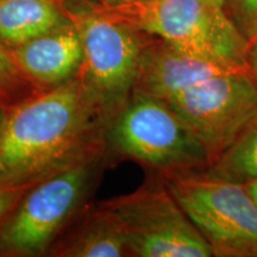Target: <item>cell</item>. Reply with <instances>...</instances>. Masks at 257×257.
Wrapping results in <instances>:
<instances>
[{
    "label": "cell",
    "mask_w": 257,
    "mask_h": 257,
    "mask_svg": "<svg viewBox=\"0 0 257 257\" xmlns=\"http://www.w3.org/2000/svg\"><path fill=\"white\" fill-rule=\"evenodd\" d=\"M28 188H0V223L16 207Z\"/></svg>",
    "instance_id": "cell-16"
},
{
    "label": "cell",
    "mask_w": 257,
    "mask_h": 257,
    "mask_svg": "<svg viewBox=\"0 0 257 257\" xmlns=\"http://www.w3.org/2000/svg\"><path fill=\"white\" fill-rule=\"evenodd\" d=\"M149 37L141 51L134 93L166 100L202 80L245 70L191 55Z\"/></svg>",
    "instance_id": "cell-9"
},
{
    "label": "cell",
    "mask_w": 257,
    "mask_h": 257,
    "mask_svg": "<svg viewBox=\"0 0 257 257\" xmlns=\"http://www.w3.org/2000/svg\"><path fill=\"white\" fill-rule=\"evenodd\" d=\"M227 15L249 41L257 38V0H225Z\"/></svg>",
    "instance_id": "cell-15"
},
{
    "label": "cell",
    "mask_w": 257,
    "mask_h": 257,
    "mask_svg": "<svg viewBox=\"0 0 257 257\" xmlns=\"http://www.w3.org/2000/svg\"><path fill=\"white\" fill-rule=\"evenodd\" d=\"M106 125L80 76L8 107L0 188H30L106 152Z\"/></svg>",
    "instance_id": "cell-1"
},
{
    "label": "cell",
    "mask_w": 257,
    "mask_h": 257,
    "mask_svg": "<svg viewBox=\"0 0 257 257\" xmlns=\"http://www.w3.org/2000/svg\"><path fill=\"white\" fill-rule=\"evenodd\" d=\"M61 257H119L130 255L123 225L102 202L86 213L74 229L49 250Z\"/></svg>",
    "instance_id": "cell-11"
},
{
    "label": "cell",
    "mask_w": 257,
    "mask_h": 257,
    "mask_svg": "<svg viewBox=\"0 0 257 257\" xmlns=\"http://www.w3.org/2000/svg\"><path fill=\"white\" fill-rule=\"evenodd\" d=\"M106 157L107 150L28 188L0 223V255H47L86 205Z\"/></svg>",
    "instance_id": "cell-5"
},
{
    "label": "cell",
    "mask_w": 257,
    "mask_h": 257,
    "mask_svg": "<svg viewBox=\"0 0 257 257\" xmlns=\"http://www.w3.org/2000/svg\"><path fill=\"white\" fill-rule=\"evenodd\" d=\"M127 2H130V0H96V3L102 6H117Z\"/></svg>",
    "instance_id": "cell-20"
},
{
    "label": "cell",
    "mask_w": 257,
    "mask_h": 257,
    "mask_svg": "<svg viewBox=\"0 0 257 257\" xmlns=\"http://www.w3.org/2000/svg\"><path fill=\"white\" fill-rule=\"evenodd\" d=\"M245 69L250 80L257 89V38L249 43L246 51Z\"/></svg>",
    "instance_id": "cell-17"
},
{
    "label": "cell",
    "mask_w": 257,
    "mask_h": 257,
    "mask_svg": "<svg viewBox=\"0 0 257 257\" xmlns=\"http://www.w3.org/2000/svg\"><path fill=\"white\" fill-rule=\"evenodd\" d=\"M245 187L248 189L249 194L251 195V198L253 199V201L256 202L257 205V179H253L251 181H248L245 182Z\"/></svg>",
    "instance_id": "cell-18"
},
{
    "label": "cell",
    "mask_w": 257,
    "mask_h": 257,
    "mask_svg": "<svg viewBox=\"0 0 257 257\" xmlns=\"http://www.w3.org/2000/svg\"><path fill=\"white\" fill-rule=\"evenodd\" d=\"M37 92L16 64L11 51L0 43V101L6 107Z\"/></svg>",
    "instance_id": "cell-14"
},
{
    "label": "cell",
    "mask_w": 257,
    "mask_h": 257,
    "mask_svg": "<svg viewBox=\"0 0 257 257\" xmlns=\"http://www.w3.org/2000/svg\"><path fill=\"white\" fill-rule=\"evenodd\" d=\"M162 180L213 256L257 257V205L245 185L206 170Z\"/></svg>",
    "instance_id": "cell-6"
},
{
    "label": "cell",
    "mask_w": 257,
    "mask_h": 257,
    "mask_svg": "<svg viewBox=\"0 0 257 257\" xmlns=\"http://www.w3.org/2000/svg\"><path fill=\"white\" fill-rule=\"evenodd\" d=\"M36 91L55 88L79 75L83 50L72 22L10 50Z\"/></svg>",
    "instance_id": "cell-10"
},
{
    "label": "cell",
    "mask_w": 257,
    "mask_h": 257,
    "mask_svg": "<svg viewBox=\"0 0 257 257\" xmlns=\"http://www.w3.org/2000/svg\"><path fill=\"white\" fill-rule=\"evenodd\" d=\"M123 225L130 256L212 257L211 246L162 184L102 201Z\"/></svg>",
    "instance_id": "cell-7"
},
{
    "label": "cell",
    "mask_w": 257,
    "mask_h": 257,
    "mask_svg": "<svg viewBox=\"0 0 257 257\" xmlns=\"http://www.w3.org/2000/svg\"><path fill=\"white\" fill-rule=\"evenodd\" d=\"M165 101L204 144L210 167L257 118V89L246 70L202 80Z\"/></svg>",
    "instance_id": "cell-8"
},
{
    "label": "cell",
    "mask_w": 257,
    "mask_h": 257,
    "mask_svg": "<svg viewBox=\"0 0 257 257\" xmlns=\"http://www.w3.org/2000/svg\"><path fill=\"white\" fill-rule=\"evenodd\" d=\"M107 155L126 157L159 173L161 179L204 172L210 159L188 124L165 100L134 93L107 127Z\"/></svg>",
    "instance_id": "cell-4"
},
{
    "label": "cell",
    "mask_w": 257,
    "mask_h": 257,
    "mask_svg": "<svg viewBox=\"0 0 257 257\" xmlns=\"http://www.w3.org/2000/svg\"><path fill=\"white\" fill-rule=\"evenodd\" d=\"M206 172L239 184L257 179V118L244 128Z\"/></svg>",
    "instance_id": "cell-13"
},
{
    "label": "cell",
    "mask_w": 257,
    "mask_h": 257,
    "mask_svg": "<svg viewBox=\"0 0 257 257\" xmlns=\"http://www.w3.org/2000/svg\"><path fill=\"white\" fill-rule=\"evenodd\" d=\"M6 113H8V107L0 101V140H2L3 131H4V125L6 120Z\"/></svg>",
    "instance_id": "cell-19"
},
{
    "label": "cell",
    "mask_w": 257,
    "mask_h": 257,
    "mask_svg": "<svg viewBox=\"0 0 257 257\" xmlns=\"http://www.w3.org/2000/svg\"><path fill=\"white\" fill-rule=\"evenodd\" d=\"M100 6L138 31L176 49L245 69L249 41L227 15L225 0H133Z\"/></svg>",
    "instance_id": "cell-3"
},
{
    "label": "cell",
    "mask_w": 257,
    "mask_h": 257,
    "mask_svg": "<svg viewBox=\"0 0 257 257\" xmlns=\"http://www.w3.org/2000/svg\"><path fill=\"white\" fill-rule=\"evenodd\" d=\"M59 2H60V3H61V2H62V0H59Z\"/></svg>",
    "instance_id": "cell-21"
},
{
    "label": "cell",
    "mask_w": 257,
    "mask_h": 257,
    "mask_svg": "<svg viewBox=\"0 0 257 257\" xmlns=\"http://www.w3.org/2000/svg\"><path fill=\"white\" fill-rule=\"evenodd\" d=\"M61 5L82 43L79 76L108 127L134 94L141 51L149 36L106 12L98 3L62 0Z\"/></svg>",
    "instance_id": "cell-2"
},
{
    "label": "cell",
    "mask_w": 257,
    "mask_h": 257,
    "mask_svg": "<svg viewBox=\"0 0 257 257\" xmlns=\"http://www.w3.org/2000/svg\"><path fill=\"white\" fill-rule=\"evenodd\" d=\"M130 2H133V0H130Z\"/></svg>",
    "instance_id": "cell-22"
},
{
    "label": "cell",
    "mask_w": 257,
    "mask_h": 257,
    "mask_svg": "<svg viewBox=\"0 0 257 257\" xmlns=\"http://www.w3.org/2000/svg\"><path fill=\"white\" fill-rule=\"evenodd\" d=\"M68 23L59 0H0V43L9 50Z\"/></svg>",
    "instance_id": "cell-12"
}]
</instances>
